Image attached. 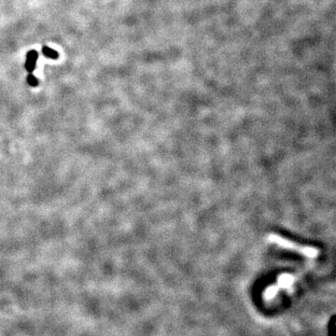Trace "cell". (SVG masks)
<instances>
[{"label": "cell", "instance_id": "6da1fadb", "mask_svg": "<svg viewBox=\"0 0 336 336\" xmlns=\"http://www.w3.org/2000/svg\"><path fill=\"white\" fill-rule=\"evenodd\" d=\"M268 241H270L271 243L279 246L282 248H286V249H290V250H294L297 252H300L301 254L309 257V258H315L317 256V249L314 248H309V247H303L300 245H297L284 237H281L277 235L274 234H271L268 235L267 237Z\"/></svg>", "mask_w": 336, "mask_h": 336}, {"label": "cell", "instance_id": "7a4b0ae2", "mask_svg": "<svg viewBox=\"0 0 336 336\" xmlns=\"http://www.w3.org/2000/svg\"><path fill=\"white\" fill-rule=\"evenodd\" d=\"M38 58V54L36 50H30L27 53L26 56V62H25V68L28 72L34 71L37 65V60Z\"/></svg>", "mask_w": 336, "mask_h": 336}, {"label": "cell", "instance_id": "3957f363", "mask_svg": "<svg viewBox=\"0 0 336 336\" xmlns=\"http://www.w3.org/2000/svg\"><path fill=\"white\" fill-rule=\"evenodd\" d=\"M293 279L291 275L289 274H284L282 276H280V278L278 279V284L280 287L282 288H287L289 286H291L292 284Z\"/></svg>", "mask_w": 336, "mask_h": 336}, {"label": "cell", "instance_id": "277c9868", "mask_svg": "<svg viewBox=\"0 0 336 336\" xmlns=\"http://www.w3.org/2000/svg\"><path fill=\"white\" fill-rule=\"evenodd\" d=\"M42 53L44 56H46L47 58H50V59H57L59 57L58 52L50 49V47H43L42 48Z\"/></svg>", "mask_w": 336, "mask_h": 336}, {"label": "cell", "instance_id": "5b68a950", "mask_svg": "<svg viewBox=\"0 0 336 336\" xmlns=\"http://www.w3.org/2000/svg\"><path fill=\"white\" fill-rule=\"evenodd\" d=\"M276 292H277V289H276L275 287H271V288H269V289L266 290V291H265V297H266L267 299H271V298H273V297L276 294Z\"/></svg>", "mask_w": 336, "mask_h": 336}, {"label": "cell", "instance_id": "8992f818", "mask_svg": "<svg viewBox=\"0 0 336 336\" xmlns=\"http://www.w3.org/2000/svg\"><path fill=\"white\" fill-rule=\"evenodd\" d=\"M27 82H28V84H29L30 86H33V87L38 85V80H37L33 74H31V73H30V74L28 75V77H27Z\"/></svg>", "mask_w": 336, "mask_h": 336}]
</instances>
